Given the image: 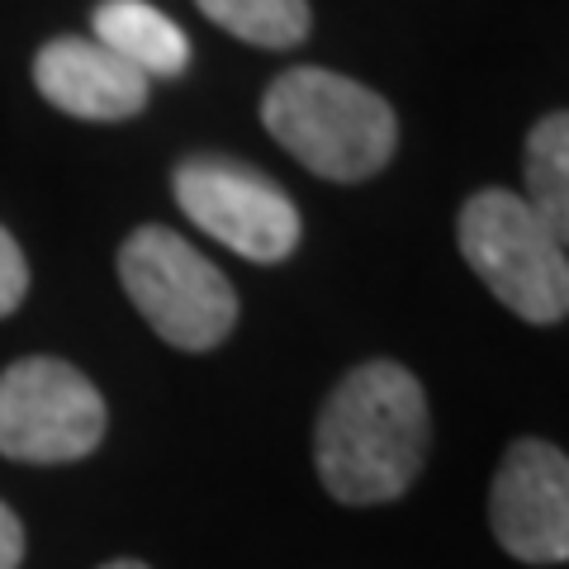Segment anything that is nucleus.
<instances>
[{
	"label": "nucleus",
	"instance_id": "f257e3e1",
	"mask_svg": "<svg viewBox=\"0 0 569 569\" xmlns=\"http://www.w3.org/2000/svg\"><path fill=\"white\" fill-rule=\"evenodd\" d=\"M432 418L418 376L399 361H366L328 395L313 432V466L337 503H389L427 460Z\"/></svg>",
	"mask_w": 569,
	"mask_h": 569
},
{
	"label": "nucleus",
	"instance_id": "f03ea898",
	"mask_svg": "<svg viewBox=\"0 0 569 569\" xmlns=\"http://www.w3.org/2000/svg\"><path fill=\"white\" fill-rule=\"evenodd\" d=\"M261 123L323 181H366L399 142V119L370 86L323 67H290L261 100Z\"/></svg>",
	"mask_w": 569,
	"mask_h": 569
},
{
	"label": "nucleus",
	"instance_id": "7ed1b4c3",
	"mask_svg": "<svg viewBox=\"0 0 569 569\" xmlns=\"http://www.w3.org/2000/svg\"><path fill=\"white\" fill-rule=\"evenodd\" d=\"M466 266L518 318L550 328L569 318V252L512 190H479L456 223Z\"/></svg>",
	"mask_w": 569,
	"mask_h": 569
},
{
	"label": "nucleus",
	"instance_id": "20e7f679",
	"mask_svg": "<svg viewBox=\"0 0 569 569\" xmlns=\"http://www.w3.org/2000/svg\"><path fill=\"white\" fill-rule=\"evenodd\" d=\"M119 280L152 332L181 351L219 347L238 323V295L228 276L162 223L138 228L119 247Z\"/></svg>",
	"mask_w": 569,
	"mask_h": 569
},
{
	"label": "nucleus",
	"instance_id": "39448f33",
	"mask_svg": "<svg viewBox=\"0 0 569 569\" xmlns=\"http://www.w3.org/2000/svg\"><path fill=\"white\" fill-rule=\"evenodd\" d=\"M104 399L77 366L24 356L0 376V456L24 466H67L100 447Z\"/></svg>",
	"mask_w": 569,
	"mask_h": 569
},
{
	"label": "nucleus",
	"instance_id": "423d86ee",
	"mask_svg": "<svg viewBox=\"0 0 569 569\" xmlns=\"http://www.w3.org/2000/svg\"><path fill=\"white\" fill-rule=\"evenodd\" d=\"M181 213L247 261H284L299 247V209L271 176L233 157H186L171 176Z\"/></svg>",
	"mask_w": 569,
	"mask_h": 569
},
{
	"label": "nucleus",
	"instance_id": "0eeeda50",
	"mask_svg": "<svg viewBox=\"0 0 569 569\" xmlns=\"http://www.w3.org/2000/svg\"><path fill=\"white\" fill-rule=\"evenodd\" d=\"M489 522L508 556L527 565L569 560V456L550 441H512L493 475Z\"/></svg>",
	"mask_w": 569,
	"mask_h": 569
},
{
	"label": "nucleus",
	"instance_id": "6e6552de",
	"mask_svg": "<svg viewBox=\"0 0 569 569\" xmlns=\"http://www.w3.org/2000/svg\"><path fill=\"white\" fill-rule=\"evenodd\" d=\"M33 86L62 114L114 123V119H133L148 104L152 81L96 39H52L33 58Z\"/></svg>",
	"mask_w": 569,
	"mask_h": 569
},
{
	"label": "nucleus",
	"instance_id": "1a4fd4ad",
	"mask_svg": "<svg viewBox=\"0 0 569 569\" xmlns=\"http://www.w3.org/2000/svg\"><path fill=\"white\" fill-rule=\"evenodd\" d=\"M91 24H96L91 39L104 43L129 67H138L148 81L181 77L190 62V39L181 33V24L167 20L148 0H104V6H96Z\"/></svg>",
	"mask_w": 569,
	"mask_h": 569
},
{
	"label": "nucleus",
	"instance_id": "9d476101",
	"mask_svg": "<svg viewBox=\"0 0 569 569\" xmlns=\"http://www.w3.org/2000/svg\"><path fill=\"white\" fill-rule=\"evenodd\" d=\"M531 213L569 252V110L546 114L527 138V194Z\"/></svg>",
	"mask_w": 569,
	"mask_h": 569
},
{
	"label": "nucleus",
	"instance_id": "9b49d317",
	"mask_svg": "<svg viewBox=\"0 0 569 569\" xmlns=\"http://www.w3.org/2000/svg\"><path fill=\"white\" fill-rule=\"evenodd\" d=\"M219 29L252 48H299L309 39V0H194Z\"/></svg>",
	"mask_w": 569,
	"mask_h": 569
},
{
	"label": "nucleus",
	"instance_id": "f8f14e48",
	"mask_svg": "<svg viewBox=\"0 0 569 569\" xmlns=\"http://www.w3.org/2000/svg\"><path fill=\"white\" fill-rule=\"evenodd\" d=\"M24 290H29L24 252H20V242L0 228V318H10L14 309L24 305Z\"/></svg>",
	"mask_w": 569,
	"mask_h": 569
},
{
	"label": "nucleus",
	"instance_id": "ddd939ff",
	"mask_svg": "<svg viewBox=\"0 0 569 569\" xmlns=\"http://www.w3.org/2000/svg\"><path fill=\"white\" fill-rule=\"evenodd\" d=\"M20 560H24V527L0 503V569H20Z\"/></svg>",
	"mask_w": 569,
	"mask_h": 569
},
{
	"label": "nucleus",
	"instance_id": "4468645a",
	"mask_svg": "<svg viewBox=\"0 0 569 569\" xmlns=\"http://www.w3.org/2000/svg\"><path fill=\"white\" fill-rule=\"evenodd\" d=\"M100 569H148L142 560H110V565H100Z\"/></svg>",
	"mask_w": 569,
	"mask_h": 569
}]
</instances>
